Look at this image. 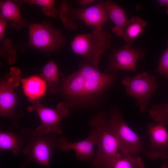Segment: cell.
Returning <instances> with one entry per match:
<instances>
[{
  "label": "cell",
  "instance_id": "obj_1",
  "mask_svg": "<svg viewBox=\"0 0 168 168\" xmlns=\"http://www.w3.org/2000/svg\"><path fill=\"white\" fill-rule=\"evenodd\" d=\"M111 39L110 34L103 28H94L89 33L76 35L71 46L73 52L82 56L86 62L97 68L101 56L111 47Z\"/></svg>",
  "mask_w": 168,
  "mask_h": 168
},
{
  "label": "cell",
  "instance_id": "obj_2",
  "mask_svg": "<svg viewBox=\"0 0 168 168\" xmlns=\"http://www.w3.org/2000/svg\"><path fill=\"white\" fill-rule=\"evenodd\" d=\"M100 1L94 5L84 8L74 7L66 0L61 1L59 9V17L64 27L70 31L77 27V20L83 21L87 26L101 29L108 18L107 12Z\"/></svg>",
  "mask_w": 168,
  "mask_h": 168
},
{
  "label": "cell",
  "instance_id": "obj_3",
  "mask_svg": "<svg viewBox=\"0 0 168 168\" xmlns=\"http://www.w3.org/2000/svg\"><path fill=\"white\" fill-rule=\"evenodd\" d=\"M108 121L105 114L99 113L89 122L96 129L98 135L97 153L92 163L94 168H113L116 161L118 143L107 130Z\"/></svg>",
  "mask_w": 168,
  "mask_h": 168
},
{
  "label": "cell",
  "instance_id": "obj_4",
  "mask_svg": "<svg viewBox=\"0 0 168 168\" xmlns=\"http://www.w3.org/2000/svg\"><path fill=\"white\" fill-rule=\"evenodd\" d=\"M28 27L29 46L46 53L58 52L64 48L66 39L63 31L54 28L50 21L31 23Z\"/></svg>",
  "mask_w": 168,
  "mask_h": 168
},
{
  "label": "cell",
  "instance_id": "obj_5",
  "mask_svg": "<svg viewBox=\"0 0 168 168\" xmlns=\"http://www.w3.org/2000/svg\"><path fill=\"white\" fill-rule=\"evenodd\" d=\"M57 134L54 133H40L35 130L31 131L28 140L22 149L27 158L21 167L33 162L49 168L50 158L57 147Z\"/></svg>",
  "mask_w": 168,
  "mask_h": 168
},
{
  "label": "cell",
  "instance_id": "obj_6",
  "mask_svg": "<svg viewBox=\"0 0 168 168\" xmlns=\"http://www.w3.org/2000/svg\"><path fill=\"white\" fill-rule=\"evenodd\" d=\"M107 129L116 139L119 150L128 152L133 156H137L143 150L142 140L147 135H138L127 125L121 113L116 109H113L110 111Z\"/></svg>",
  "mask_w": 168,
  "mask_h": 168
},
{
  "label": "cell",
  "instance_id": "obj_7",
  "mask_svg": "<svg viewBox=\"0 0 168 168\" xmlns=\"http://www.w3.org/2000/svg\"><path fill=\"white\" fill-rule=\"evenodd\" d=\"M156 78L143 72L136 74L133 78L126 76L122 81L126 94L136 99L135 104L142 113L147 109L153 93L159 86L156 82Z\"/></svg>",
  "mask_w": 168,
  "mask_h": 168
},
{
  "label": "cell",
  "instance_id": "obj_8",
  "mask_svg": "<svg viewBox=\"0 0 168 168\" xmlns=\"http://www.w3.org/2000/svg\"><path fill=\"white\" fill-rule=\"evenodd\" d=\"M29 101L32 105L27 108V110L30 112L36 111L41 122V125L35 130L40 133L53 132L62 134L60 125L62 120L68 115V105L60 102L58 104L56 109H52L43 105L38 100Z\"/></svg>",
  "mask_w": 168,
  "mask_h": 168
},
{
  "label": "cell",
  "instance_id": "obj_9",
  "mask_svg": "<svg viewBox=\"0 0 168 168\" xmlns=\"http://www.w3.org/2000/svg\"><path fill=\"white\" fill-rule=\"evenodd\" d=\"M21 73L19 68L12 67L10 72L1 79L0 83V116L9 117L16 123L17 117L14 110L17 100L14 90L21 82Z\"/></svg>",
  "mask_w": 168,
  "mask_h": 168
},
{
  "label": "cell",
  "instance_id": "obj_10",
  "mask_svg": "<svg viewBox=\"0 0 168 168\" xmlns=\"http://www.w3.org/2000/svg\"><path fill=\"white\" fill-rule=\"evenodd\" d=\"M144 47L136 48L127 43L120 49H113L107 56L108 63L105 72H116L119 70L136 71L137 61L145 55Z\"/></svg>",
  "mask_w": 168,
  "mask_h": 168
},
{
  "label": "cell",
  "instance_id": "obj_11",
  "mask_svg": "<svg viewBox=\"0 0 168 168\" xmlns=\"http://www.w3.org/2000/svg\"><path fill=\"white\" fill-rule=\"evenodd\" d=\"M78 70L85 80V98H91L103 92L112 83L116 76V72L102 73L85 61L80 63Z\"/></svg>",
  "mask_w": 168,
  "mask_h": 168
},
{
  "label": "cell",
  "instance_id": "obj_12",
  "mask_svg": "<svg viewBox=\"0 0 168 168\" xmlns=\"http://www.w3.org/2000/svg\"><path fill=\"white\" fill-rule=\"evenodd\" d=\"M150 143L145 151L149 159L168 158V132L165 125L153 121L147 124Z\"/></svg>",
  "mask_w": 168,
  "mask_h": 168
},
{
  "label": "cell",
  "instance_id": "obj_13",
  "mask_svg": "<svg viewBox=\"0 0 168 168\" xmlns=\"http://www.w3.org/2000/svg\"><path fill=\"white\" fill-rule=\"evenodd\" d=\"M98 135L94 128L89 136L85 140L76 142L68 141L64 136H61L58 140V147L64 152L68 149H73L76 152V157L79 161H88L95 156L94 146L98 144Z\"/></svg>",
  "mask_w": 168,
  "mask_h": 168
},
{
  "label": "cell",
  "instance_id": "obj_14",
  "mask_svg": "<svg viewBox=\"0 0 168 168\" xmlns=\"http://www.w3.org/2000/svg\"><path fill=\"white\" fill-rule=\"evenodd\" d=\"M31 131L26 128L21 129L17 132L0 131V152L6 150L11 151L16 156H18L21 149L26 145Z\"/></svg>",
  "mask_w": 168,
  "mask_h": 168
},
{
  "label": "cell",
  "instance_id": "obj_15",
  "mask_svg": "<svg viewBox=\"0 0 168 168\" xmlns=\"http://www.w3.org/2000/svg\"><path fill=\"white\" fill-rule=\"evenodd\" d=\"M102 5L107 12L108 16L114 24L112 28V32L117 36H122L124 30L129 22L125 10L111 0L103 2Z\"/></svg>",
  "mask_w": 168,
  "mask_h": 168
},
{
  "label": "cell",
  "instance_id": "obj_16",
  "mask_svg": "<svg viewBox=\"0 0 168 168\" xmlns=\"http://www.w3.org/2000/svg\"><path fill=\"white\" fill-rule=\"evenodd\" d=\"M0 18L12 21L11 25L15 28L21 29L28 26L26 20L22 17L18 6L10 0L0 3Z\"/></svg>",
  "mask_w": 168,
  "mask_h": 168
},
{
  "label": "cell",
  "instance_id": "obj_17",
  "mask_svg": "<svg viewBox=\"0 0 168 168\" xmlns=\"http://www.w3.org/2000/svg\"><path fill=\"white\" fill-rule=\"evenodd\" d=\"M64 94L74 98L85 97V80L78 70L70 75L62 86Z\"/></svg>",
  "mask_w": 168,
  "mask_h": 168
},
{
  "label": "cell",
  "instance_id": "obj_18",
  "mask_svg": "<svg viewBox=\"0 0 168 168\" xmlns=\"http://www.w3.org/2000/svg\"><path fill=\"white\" fill-rule=\"evenodd\" d=\"M24 92L29 101L35 100L42 96L46 91V86L44 81L37 75L21 78Z\"/></svg>",
  "mask_w": 168,
  "mask_h": 168
},
{
  "label": "cell",
  "instance_id": "obj_19",
  "mask_svg": "<svg viewBox=\"0 0 168 168\" xmlns=\"http://www.w3.org/2000/svg\"><path fill=\"white\" fill-rule=\"evenodd\" d=\"M146 22L139 16H134L129 20L122 36L127 43L133 44L134 40L143 32L147 26Z\"/></svg>",
  "mask_w": 168,
  "mask_h": 168
},
{
  "label": "cell",
  "instance_id": "obj_20",
  "mask_svg": "<svg viewBox=\"0 0 168 168\" xmlns=\"http://www.w3.org/2000/svg\"><path fill=\"white\" fill-rule=\"evenodd\" d=\"M41 76L49 87L50 92L56 93L59 78L58 67L54 61L50 60L45 64L41 71Z\"/></svg>",
  "mask_w": 168,
  "mask_h": 168
},
{
  "label": "cell",
  "instance_id": "obj_21",
  "mask_svg": "<svg viewBox=\"0 0 168 168\" xmlns=\"http://www.w3.org/2000/svg\"><path fill=\"white\" fill-rule=\"evenodd\" d=\"M113 168H145L142 159L124 151L118 152Z\"/></svg>",
  "mask_w": 168,
  "mask_h": 168
},
{
  "label": "cell",
  "instance_id": "obj_22",
  "mask_svg": "<svg viewBox=\"0 0 168 168\" xmlns=\"http://www.w3.org/2000/svg\"><path fill=\"white\" fill-rule=\"evenodd\" d=\"M147 112L156 122L165 125L168 124V103L153 104L149 108Z\"/></svg>",
  "mask_w": 168,
  "mask_h": 168
},
{
  "label": "cell",
  "instance_id": "obj_23",
  "mask_svg": "<svg viewBox=\"0 0 168 168\" xmlns=\"http://www.w3.org/2000/svg\"><path fill=\"white\" fill-rule=\"evenodd\" d=\"M16 2L25 3L31 5H36L42 7L43 12L46 15L55 18L59 14V9L54 7L55 1L54 0H21L16 1Z\"/></svg>",
  "mask_w": 168,
  "mask_h": 168
},
{
  "label": "cell",
  "instance_id": "obj_24",
  "mask_svg": "<svg viewBox=\"0 0 168 168\" xmlns=\"http://www.w3.org/2000/svg\"><path fill=\"white\" fill-rule=\"evenodd\" d=\"M2 40L0 56L5 59L8 63L12 65L16 59V49L12 46V41L9 39L3 38Z\"/></svg>",
  "mask_w": 168,
  "mask_h": 168
},
{
  "label": "cell",
  "instance_id": "obj_25",
  "mask_svg": "<svg viewBox=\"0 0 168 168\" xmlns=\"http://www.w3.org/2000/svg\"><path fill=\"white\" fill-rule=\"evenodd\" d=\"M155 71L163 75L168 79V38L167 47L160 58L158 65Z\"/></svg>",
  "mask_w": 168,
  "mask_h": 168
},
{
  "label": "cell",
  "instance_id": "obj_26",
  "mask_svg": "<svg viewBox=\"0 0 168 168\" xmlns=\"http://www.w3.org/2000/svg\"><path fill=\"white\" fill-rule=\"evenodd\" d=\"M7 25V20L0 18V39L2 40L4 38V32Z\"/></svg>",
  "mask_w": 168,
  "mask_h": 168
},
{
  "label": "cell",
  "instance_id": "obj_27",
  "mask_svg": "<svg viewBox=\"0 0 168 168\" xmlns=\"http://www.w3.org/2000/svg\"><path fill=\"white\" fill-rule=\"evenodd\" d=\"M95 1L94 0H78L77 2L78 5L82 7H85L92 4Z\"/></svg>",
  "mask_w": 168,
  "mask_h": 168
},
{
  "label": "cell",
  "instance_id": "obj_28",
  "mask_svg": "<svg viewBox=\"0 0 168 168\" xmlns=\"http://www.w3.org/2000/svg\"><path fill=\"white\" fill-rule=\"evenodd\" d=\"M157 2L161 6H164L166 9V13L168 14V0H158Z\"/></svg>",
  "mask_w": 168,
  "mask_h": 168
},
{
  "label": "cell",
  "instance_id": "obj_29",
  "mask_svg": "<svg viewBox=\"0 0 168 168\" xmlns=\"http://www.w3.org/2000/svg\"><path fill=\"white\" fill-rule=\"evenodd\" d=\"M161 165L160 168H168V158Z\"/></svg>",
  "mask_w": 168,
  "mask_h": 168
}]
</instances>
